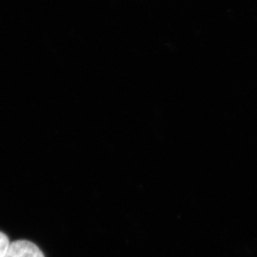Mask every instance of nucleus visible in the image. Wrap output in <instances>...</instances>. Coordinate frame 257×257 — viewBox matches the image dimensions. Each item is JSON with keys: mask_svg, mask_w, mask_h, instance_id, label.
I'll use <instances>...</instances> for the list:
<instances>
[{"mask_svg": "<svg viewBox=\"0 0 257 257\" xmlns=\"http://www.w3.org/2000/svg\"><path fill=\"white\" fill-rule=\"evenodd\" d=\"M5 257H45L34 243L26 240H15L10 243Z\"/></svg>", "mask_w": 257, "mask_h": 257, "instance_id": "1", "label": "nucleus"}, {"mask_svg": "<svg viewBox=\"0 0 257 257\" xmlns=\"http://www.w3.org/2000/svg\"><path fill=\"white\" fill-rule=\"evenodd\" d=\"M10 239L5 233L0 231V257H5L7 255L10 247Z\"/></svg>", "mask_w": 257, "mask_h": 257, "instance_id": "2", "label": "nucleus"}]
</instances>
